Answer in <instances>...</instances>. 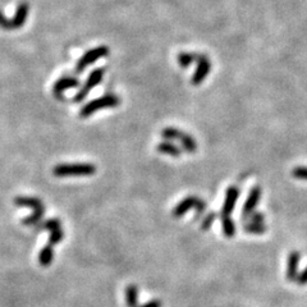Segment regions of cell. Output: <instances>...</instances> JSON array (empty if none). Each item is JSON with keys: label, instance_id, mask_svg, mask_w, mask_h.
I'll list each match as a JSON object with an SVG mask.
<instances>
[{"label": "cell", "instance_id": "5b68a950", "mask_svg": "<svg viewBox=\"0 0 307 307\" xmlns=\"http://www.w3.org/2000/svg\"><path fill=\"white\" fill-rule=\"evenodd\" d=\"M104 75H105V68H97L95 69V71H92V72L90 73V76H88V78L86 79L85 85L82 86L81 90L76 94L75 99H73L75 103H81L82 100H85L86 96L88 95V92L91 91L92 88L96 87V86L100 83Z\"/></svg>", "mask_w": 307, "mask_h": 307}, {"label": "cell", "instance_id": "9a60e30c", "mask_svg": "<svg viewBox=\"0 0 307 307\" xmlns=\"http://www.w3.org/2000/svg\"><path fill=\"white\" fill-rule=\"evenodd\" d=\"M125 304L128 307H138V289L135 284H129L125 289Z\"/></svg>", "mask_w": 307, "mask_h": 307}, {"label": "cell", "instance_id": "7402d4cb", "mask_svg": "<svg viewBox=\"0 0 307 307\" xmlns=\"http://www.w3.org/2000/svg\"><path fill=\"white\" fill-rule=\"evenodd\" d=\"M63 237H64V232H63L62 229L53 230V232H50V237H49V242H47V243L51 246L57 245V243H59V242L62 241Z\"/></svg>", "mask_w": 307, "mask_h": 307}, {"label": "cell", "instance_id": "7a4b0ae2", "mask_svg": "<svg viewBox=\"0 0 307 307\" xmlns=\"http://www.w3.org/2000/svg\"><path fill=\"white\" fill-rule=\"evenodd\" d=\"M120 104L119 97L115 96L113 94L104 95V96L99 97V99H95V100L90 101L86 105H83V108L79 112V116L81 118H88L90 115H92L94 113H96L97 110L100 109H107V108H115Z\"/></svg>", "mask_w": 307, "mask_h": 307}, {"label": "cell", "instance_id": "52a82bcc", "mask_svg": "<svg viewBox=\"0 0 307 307\" xmlns=\"http://www.w3.org/2000/svg\"><path fill=\"white\" fill-rule=\"evenodd\" d=\"M210 68L211 64L209 58H207L206 55H200V54H197V68H196V71H194L193 76H192L191 78L192 85L193 86L201 85V83L204 82V79L209 76Z\"/></svg>", "mask_w": 307, "mask_h": 307}, {"label": "cell", "instance_id": "30bf717a", "mask_svg": "<svg viewBox=\"0 0 307 307\" xmlns=\"http://www.w3.org/2000/svg\"><path fill=\"white\" fill-rule=\"evenodd\" d=\"M239 197V188L238 187H229L226 192V200L222 209V216H229L235 206V202Z\"/></svg>", "mask_w": 307, "mask_h": 307}, {"label": "cell", "instance_id": "603a6c76", "mask_svg": "<svg viewBox=\"0 0 307 307\" xmlns=\"http://www.w3.org/2000/svg\"><path fill=\"white\" fill-rule=\"evenodd\" d=\"M292 176L297 179L307 181V166H296L295 169L292 170Z\"/></svg>", "mask_w": 307, "mask_h": 307}, {"label": "cell", "instance_id": "3957f363", "mask_svg": "<svg viewBox=\"0 0 307 307\" xmlns=\"http://www.w3.org/2000/svg\"><path fill=\"white\" fill-rule=\"evenodd\" d=\"M30 6L27 3H21L17 6L16 14L12 19L6 18L3 13L0 12V29L6 30V31H12V30L21 29L25 25L27 16H29Z\"/></svg>", "mask_w": 307, "mask_h": 307}, {"label": "cell", "instance_id": "4fadbf2b", "mask_svg": "<svg viewBox=\"0 0 307 307\" xmlns=\"http://www.w3.org/2000/svg\"><path fill=\"white\" fill-rule=\"evenodd\" d=\"M54 260V248L53 246L47 243L42 250L38 252V264L41 267H49Z\"/></svg>", "mask_w": 307, "mask_h": 307}, {"label": "cell", "instance_id": "4316f807", "mask_svg": "<svg viewBox=\"0 0 307 307\" xmlns=\"http://www.w3.org/2000/svg\"><path fill=\"white\" fill-rule=\"evenodd\" d=\"M138 307H161V302H160L159 300H153V301L146 302L145 305H142V306H138Z\"/></svg>", "mask_w": 307, "mask_h": 307}, {"label": "cell", "instance_id": "8fae6325", "mask_svg": "<svg viewBox=\"0 0 307 307\" xmlns=\"http://www.w3.org/2000/svg\"><path fill=\"white\" fill-rule=\"evenodd\" d=\"M300 261H301V255L300 252H291L288 256V261H287V271L285 275L287 279L291 282H296V279L298 276V267H300Z\"/></svg>", "mask_w": 307, "mask_h": 307}, {"label": "cell", "instance_id": "7c38bea8", "mask_svg": "<svg viewBox=\"0 0 307 307\" xmlns=\"http://www.w3.org/2000/svg\"><path fill=\"white\" fill-rule=\"evenodd\" d=\"M14 205L18 207H29L34 211H45L44 204L38 198L35 197H25V196H18L14 198Z\"/></svg>", "mask_w": 307, "mask_h": 307}, {"label": "cell", "instance_id": "44dd1931", "mask_svg": "<svg viewBox=\"0 0 307 307\" xmlns=\"http://www.w3.org/2000/svg\"><path fill=\"white\" fill-rule=\"evenodd\" d=\"M38 229H47V230H57V229H60V222L58 219H49L46 222L41 223L38 226Z\"/></svg>", "mask_w": 307, "mask_h": 307}, {"label": "cell", "instance_id": "d6986e66", "mask_svg": "<svg viewBox=\"0 0 307 307\" xmlns=\"http://www.w3.org/2000/svg\"><path fill=\"white\" fill-rule=\"evenodd\" d=\"M243 230L248 233H252V234H263L267 230V227L264 226V223L251 222L243 226Z\"/></svg>", "mask_w": 307, "mask_h": 307}, {"label": "cell", "instance_id": "5bb4252c", "mask_svg": "<svg viewBox=\"0 0 307 307\" xmlns=\"http://www.w3.org/2000/svg\"><path fill=\"white\" fill-rule=\"evenodd\" d=\"M156 150L161 154H165V155H170V156H181V149L172 144V142H160V144H157Z\"/></svg>", "mask_w": 307, "mask_h": 307}, {"label": "cell", "instance_id": "ac0fdd59", "mask_svg": "<svg viewBox=\"0 0 307 307\" xmlns=\"http://www.w3.org/2000/svg\"><path fill=\"white\" fill-rule=\"evenodd\" d=\"M194 60H197V54H191V53H181L178 55V64L182 68H188L191 66Z\"/></svg>", "mask_w": 307, "mask_h": 307}, {"label": "cell", "instance_id": "8992f818", "mask_svg": "<svg viewBox=\"0 0 307 307\" xmlns=\"http://www.w3.org/2000/svg\"><path fill=\"white\" fill-rule=\"evenodd\" d=\"M205 207H206V205H205V202L201 200V198L190 196V197H186L185 200L181 201V202L173 209L172 214L174 218H182L190 209H197V213L201 214L205 210Z\"/></svg>", "mask_w": 307, "mask_h": 307}, {"label": "cell", "instance_id": "ba28073f", "mask_svg": "<svg viewBox=\"0 0 307 307\" xmlns=\"http://www.w3.org/2000/svg\"><path fill=\"white\" fill-rule=\"evenodd\" d=\"M79 81L73 77H62L58 79L53 86V94L57 99H63V92L68 90V88L78 87Z\"/></svg>", "mask_w": 307, "mask_h": 307}, {"label": "cell", "instance_id": "e0dca14e", "mask_svg": "<svg viewBox=\"0 0 307 307\" xmlns=\"http://www.w3.org/2000/svg\"><path fill=\"white\" fill-rule=\"evenodd\" d=\"M179 141H181L183 149H185L187 153H194V151L197 150V144H196V140L192 138L190 135H187V133H183L182 138H181Z\"/></svg>", "mask_w": 307, "mask_h": 307}, {"label": "cell", "instance_id": "d4e9b609", "mask_svg": "<svg viewBox=\"0 0 307 307\" xmlns=\"http://www.w3.org/2000/svg\"><path fill=\"white\" fill-rule=\"evenodd\" d=\"M251 219V222H255V223H264L265 218L261 213H252L250 216H248Z\"/></svg>", "mask_w": 307, "mask_h": 307}, {"label": "cell", "instance_id": "2e32d148", "mask_svg": "<svg viewBox=\"0 0 307 307\" xmlns=\"http://www.w3.org/2000/svg\"><path fill=\"white\" fill-rule=\"evenodd\" d=\"M222 229L227 238H232L235 234V224L229 216H222Z\"/></svg>", "mask_w": 307, "mask_h": 307}, {"label": "cell", "instance_id": "ffe728a7", "mask_svg": "<svg viewBox=\"0 0 307 307\" xmlns=\"http://www.w3.org/2000/svg\"><path fill=\"white\" fill-rule=\"evenodd\" d=\"M183 136V132L177 128H165L161 131V137L166 140H181Z\"/></svg>", "mask_w": 307, "mask_h": 307}, {"label": "cell", "instance_id": "cb8c5ba5", "mask_svg": "<svg viewBox=\"0 0 307 307\" xmlns=\"http://www.w3.org/2000/svg\"><path fill=\"white\" fill-rule=\"evenodd\" d=\"M296 282H297L300 285L307 284V268L304 270V271H302L301 274H298Z\"/></svg>", "mask_w": 307, "mask_h": 307}, {"label": "cell", "instance_id": "277c9868", "mask_svg": "<svg viewBox=\"0 0 307 307\" xmlns=\"http://www.w3.org/2000/svg\"><path fill=\"white\" fill-rule=\"evenodd\" d=\"M108 54H109V49L107 46H97L95 49H90L77 62V64H76V72L82 73L86 69V67L95 63L97 59H100V58L107 57Z\"/></svg>", "mask_w": 307, "mask_h": 307}, {"label": "cell", "instance_id": "484cf974", "mask_svg": "<svg viewBox=\"0 0 307 307\" xmlns=\"http://www.w3.org/2000/svg\"><path fill=\"white\" fill-rule=\"evenodd\" d=\"M214 220H215V215H214V214H210V215H209V218H206V219L204 220V223H202V229L210 228V226L213 224Z\"/></svg>", "mask_w": 307, "mask_h": 307}, {"label": "cell", "instance_id": "6da1fadb", "mask_svg": "<svg viewBox=\"0 0 307 307\" xmlns=\"http://www.w3.org/2000/svg\"><path fill=\"white\" fill-rule=\"evenodd\" d=\"M96 166L88 163L76 164H58L54 166L53 173L55 177L64 178V177H88L95 174Z\"/></svg>", "mask_w": 307, "mask_h": 307}, {"label": "cell", "instance_id": "9c48e42d", "mask_svg": "<svg viewBox=\"0 0 307 307\" xmlns=\"http://www.w3.org/2000/svg\"><path fill=\"white\" fill-rule=\"evenodd\" d=\"M260 198H261V188L256 186V187H254L251 190L247 200H246L245 205H243V209H242V216H243V218L250 216L251 214L254 213L257 204L260 202Z\"/></svg>", "mask_w": 307, "mask_h": 307}]
</instances>
